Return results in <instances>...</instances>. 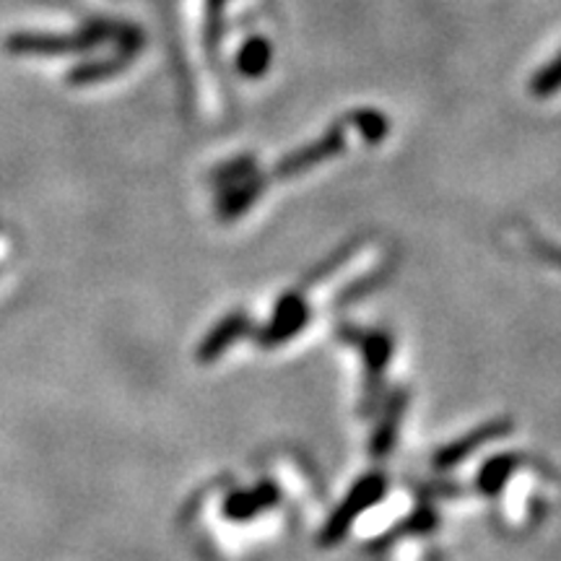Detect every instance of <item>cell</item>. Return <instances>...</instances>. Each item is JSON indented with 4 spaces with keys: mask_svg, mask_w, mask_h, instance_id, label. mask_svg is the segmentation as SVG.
I'll return each instance as SVG.
<instances>
[{
    "mask_svg": "<svg viewBox=\"0 0 561 561\" xmlns=\"http://www.w3.org/2000/svg\"><path fill=\"white\" fill-rule=\"evenodd\" d=\"M559 89H561V55L549 65V68H544L536 78H533V94L549 97Z\"/></svg>",
    "mask_w": 561,
    "mask_h": 561,
    "instance_id": "cell-10",
    "label": "cell"
},
{
    "mask_svg": "<svg viewBox=\"0 0 561 561\" xmlns=\"http://www.w3.org/2000/svg\"><path fill=\"white\" fill-rule=\"evenodd\" d=\"M382 492H385V479H382V473H369V476L361 479L359 484L348 492V497L341 501L339 510L333 512L326 531H322V544H339V540L346 536V531L352 527L354 520L359 518L367 507H372L374 501L382 497Z\"/></svg>",
    "mask_w": 561,
    "mask_h": 561,
    "instance_id": "cell-1",
    "label": "cell"
},
{
    "mask_svg": "<svg viewBox=\"0 0 561 561\" xmlns=\"http://www.w3.org/2000/svg\"><path fill=\"white\" fill-rule=\"evenodd\" d=\"M268 505H273V492L263 486V488H257V492L234 494V497L227 501V512L237 520H244V518H253V514H257L263 507H268Z\"/></svg>",
    "mask_w": 561,
    "mask_h": 561,
    "instance_id": "cell-7",
    "label": "cell"
},
{
    "mask_svg": "<svg viewBox=\"0 0 561 561\" xmlns=\"http://www.w3.org/2000/svg\"><path fill=\"white\" fill-rule=\"evenodd\" d=\"M510 426H512L510 421H505V419H501V421L499 419L497 421H486L484 426H479V429H473V432H468L463 439H458V442H452V445L442 447V450L437 452V458H434V466H437V468H452L455 463H460V460H466L471 452H476L479 447H484L486 442L497 439L505 432H510Z\"/></svg>",
    "mask_w": 561,
    "mask_h": 561,
    "instance_id": "cell-3",
    "label": "cell"
},
{
    "mask_svg": "<svg viewBox=\"0 0 561 561\" xmlns=\"http://www.w3.org/2000/svg\"><path fill=\"white\" fill-rule=\"evenodd\" d=\"M250 333V318L244 313H234L229 318H224L219 326H216L206 335V341L197 348V361L201 365H208V361H216L219 356L227 352L229 346H234L242 335Z\"/></svg>",
    "mask_w": 561,
    "mask_h": 561,
    "instance_id": "cell-4",
    "label": "cell"
},
{
    "mask_svg": "<svg viewBox=\"0 0 561 561\" xmlns=\"http://www.w3.org/2000/svg\"><path fill=\"white\" fill-rule=\"evenodd\" d=\"M510 468H512V460H507V458H499V460H492V463H486L484 471H481V476H479L481 488L488 494L497 492V488L505 484V476L510 473Z\"/></svg>",
    "mask_w": 561,
    "mask_h": 561,
    "instance_id": "cell-9",
    "label": "cell"
},
{
    "mask_svg": "<svg viewBox=\"0 0 561 561\" xmlns=\"http://www.w3.org/2000/svg\"><path fill=\"white\" fill-rule=\"evenodd\" d=\"M352 341L361 348V352H365L367 393H378L380 380H382V369H385L387 359H391L393 343H391V339H387V335H382V333L352 335Z\"/></svg>",
    "mask_w": 561,
    "mask_h": 561,
    "instance_id": "cell-5",
    "label": "cell"
},
{
    "mask_svg": "<svg viewBox=\"0 0 561 561\" xmlns=\"http://www.w3.org/2000/svg\"><path fill=\"white\" fill-rule=\"evenodd\" d=\"M403 403H406V398H403V395H398V398H395L391 406H387L385 419H382V424H380L378 434H374V442H372V450L378 452V455H385L393 447L395 432H398V424H400Z\"/></svg>",
    "mask_w": 561,
    "mask_h": 561,
    "instance_id": "cell-8",
    "label": "cell"
},
{
    "mask_svg": "<svg viewBox=\"0 0 561 561\" xmlns=\"http://www.w3.org/2000/svg\"><path fill=\"white\" fill-rule=\"evenodd\" d=\"M307 322V305L296 294L283 296L276 307L273 322L260 333L263 346H279V343L294 339Z\"/></svg>",
    "mask_w": 561,
    "mask_h": 561,
    "instance_id": "cell-2",
    "label": "cell"
},
{
    "mask_svg": "<svg viewBox=\"0 0 561 561\" xmlns=\"http://www.w3.org/2000/svg\"><path fill=\"white\" fill-rule=\"evenodd\" d=\"M341 146H343V138H341L339 130H335V133H328L320 143H315V146H309L305 151H296L294 156L283 160L276 175H279V177L299 175V171L309 169V167H313V164H318L322 160H328V156L339 154Z\"/></svg>",
    "mask_w": 561,
    "mask_h": 561,
    "instance_id": "cell-6",
    "label": "cell"
}]
</instances>
